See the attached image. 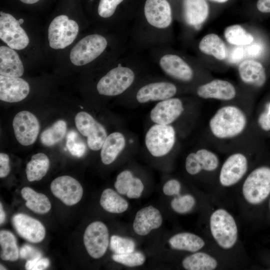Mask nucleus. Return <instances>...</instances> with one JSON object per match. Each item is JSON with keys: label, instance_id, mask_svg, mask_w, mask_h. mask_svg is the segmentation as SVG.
Wrapping results in <instances>:
<instances>
[{"label": "nucleus", "instance_id": "nucleus-39", "mask_svg": "<svg viewBox=\"0 0 270 270\" xmlns=\"http://www.w3.org/2000/svg\"><path fill=\"white\" fill-rule=\"evenodd\" d=\"M196 204L194 198L188 194L174 198L170 202L172 210L177 213L182 214L190 212Z\"/></svg>", "mask_w": 270, "mask_h": 270}, {"label": "nucleus", "instance_id": "nucleus-37", "mask_svg": "<svg viewBox=\"0 0 270 270\" xmlns=\"http://www.w3.org/2000/svg\"><path fill=\"white\" fill-rule=\"evenodd\" d=\"M112 259L116 262L129 267L140 266L146 260L144 255L140 252H132L124 254H114Z\"/></svg>", "mask_w": 270, "mask_h": 270}, {"label": "nucleus", "instance_id": "nucleus-2", "mask_svg": "<svg viewBox=\"0 0 270 270\" xmlns=\"http://www.w3.org/2000/svg\"><path fill=\"white\" fill-rule=\"evenodd\" d=\"M210 228L212 238L222 248L228 250L236 244L238 226L233 216L226 210L218 208L212 213Z\"/></svg>", "mask_w": 270, "mask_h": 270}, {"label": "nucleus", "instance_id": "nucleus-7", "mask_svg": "<svg viewBox=\"0 0 270 270\" xmlns=\"http://www.w3.org/2000/svg\"><path fill=\"white\" fill-rule=\"evenodd\" d=\"M176 141V132L169 124H156L148 131L145 138L146 146L154 156L160 157L168 154Z\"/></svg>", "mask_w": 270, "mask_h": 270}, {"label": "nucleus", "instance_id": "nucleus-5", "mask_svg": "<svg viewBox=\"0 0 270 270\" xmlns=\"http://www.w3.org/2000/svg\"><path fill=\"white\" fill-rule=\"evenodd\" d=\"M77 22L66 15H60L50 22L48 29V38L50 48L63 49L72 43L78 32Z\"/></svg>", "mask_w": 270, "mask_h": 270}, {"label": "nucleus", "instance_id": "nucleus-4", "mask_svg": "<svg viewBox=\"0 0 270 270\" xmlns=\"http://www.w3.org/2000/svg\"><path fill=\"white\" fill-rule=\"evenodd\" d=\"M107 44L106 38L100 34L88 35L81 39L72 49L70 60L77 66L88 64L103 52Z\"/></svg>", "mask_w": 270, "mask_h": 270}, {"label": "nucleus", "instance_id": "nucleus-32", "mask_svg": "<svg viewBox=\"0 0 270 270\" xmlns=\"http://www.w3.org/2000/svg\"><path fill=\"white\" fill-rule=\"evenodd\" d=\"M0 244L2 248L0 258L4 260L16 261L19 257L16 239L11 232H0Z\"/></svg>", "mask_w": 270, "mask_h": 270}, {"label": "nucleus", "instance_id": "nucleus-6", "mask_svg": "<svg viewBox=\"0 0 270 270\" xmlns=\"http://www.w3.org/2000/svg\"><path fill=\"white\" fill-rule=\"evenodd\" d=\"M134 79V74L130 68L119 65L100 80L96 88L100 94L117 96L126 90Z\"/></svg>", "mask_w": 270, "mask_h": 270}, {"label": "nucleus", "instance_id": "nucleus-23", "mask_svg": "<svg viewBox=\"0 0 270 270\" xmlns=\"http://www.w3.org/2000/svg\"><path fill=\"white\" fill-rule=\"evenodd\" d=\"M24 68L17 52L10 47H0V74L7 76L20 77Z\"/></svg>", "mask_w": 270, "mask_h": 270}, {"label": "nucleus", "instance_id": "nucleus-12", "mask_svg": "<svg viewBox=\"0 0 270 270\" xmlns=\"http://www.w3.org/2000/svg\"><path fill=\"white\" fill-rule=\"evenodd\" d=\"M248 170V160L241 152L230 155L222 164L219 174V180L225 187L238 183L245 175Z\"/></svg>", "mask_w": 270, "mask_h": 270}, {"label": "nucleus", "instance_id": "nucleus-24", "mask_svg": "<svg viewBox=\"0 0 270 270\" xmlns=\"http://www.w3.org/2000/svg\"><path fill=\"white\" fill-rule=\"evenodd\" d=\"M183 12L186 22L197 26L208 17L209 8L206 0H184Z\"/></svg>", "mask_w": 270, "mask_h": 270}, {"label": "nucleus", "instance_id": "nucleus-30", "mask_svg": "<svg viewBox=\"0 0 270 270\" xmlns=\"http://www.w3.org/2000/svg\"><path fill=\"white\" fill-rule=\"evenodd\" d=\"M50 167V160L43 153L33 155L27 164L26 172L29 182L38 181L46 174Z\"/></svg>", "mask_w": 270, "mask_h": 270}, {"label": "nucleus", "instance_id": "nucleus-33", "mask_svg": "<svg viewBox=\"0 0 270 270\" xmlns=\"http://www.w3.org/2000/svg\"><path fill=\"white\" fill-rule=\"evenodd\" d=\"M66 132V123L60 120L44 130L40 136L42 144L46 146H52L64 137Z\"/></svg>", "mask_w": 270, "mask_h": 270}, {"label": "nucleus", "instance_id": "nucleus-42", "mask_svg": "<svg viewBox=\"0 0 270 270\" xmlns=\"http://www.w3.org/2000/svg\"><path fill=\"white\" fill-rule=\"evenodd\" d=\"M186 169L191 175L196 174L202 170L196 153L192 152L187 156L186 160Z\"/></svg>", "mask_w": 270, "mask_h": 270}, {"label": "nucleus", "instance_id": "nucleus-13", "mask_svg": "<svg viewBox=\"0 0 270 270\" xmlns=\"http://www.w3.org/2000/svg\"><path fill=\"white\" fill-rule=\"evenodd\" d=\"M52 194L64 204L71 206L81 200L83 189L80 184L69 176H62L54 180L50 184Z\"/></svg>", "mask_w": 270, "mask_h": 270}, {"label": "nucleus", "instance_id": "nucleus-46", "mask_svg": "<svg viewBox=\"0 0 270 270\" xmlns=\"http://www.w3.org/2000/svg\"><path fill=\"white\" fill-rule=\"evenodd\" d=\"M181 186L176 180L172 179L168 181L164 186L163 192L166 196H178L180 194Z\"/></svg>", "mask_w": 270, "mask_h": 270}, {"label": "nucleus", "instance_id": "nucleus-27", "mask_svg": "<svg viewBox=\"0 0 270 270\" xmlns=\"http://www.w3.org/2000/svg\"><path fill=\"white\" fill-rule=\"evenodd\" d=\"M21 194L26 201V206L34 212L45 214L50 210V201L44 194L38 192L32 188L26 186L22 188Z\"/></svg>", "mask_w": 270, "mask_h": 270}, {"label": "nucleus", "instance_id": "nucleus-17", "mask_svg": "<svg viewBox=\"0 0 270 270\" xmlns=\"http://www.w3.org/2000/svg\"><path fill=\"white\" fill-rule=\"evenodd\" d=\"M183 111V104L179 98H170L158 103L151 110L150 117L157 124L168 125L176 120Z\"/></svg>", "mask_w": 270, "mask_h": 270}, {"label": "nucleus", "instance_id": "nucleus-19", "mask_svg": "<svg viewBox=\"0 0 270 270\" xmlns=\"http://www.w3.org/2000/svg\"><path fill=\"white\" fill-rule=\"evenodd\" d=\"M162 218L160 212L152 206L140 210L133 222L134 232L140 236H146L151 230L160 226Z\"/></svg>", "mask_w": 270, "mask_h": 270}, {"label": "nucleus", "instance_id": "nucleus-49", "mask_svg": "<svg viewBox=\"0 0 270 270\" xmlns=\"http://www.w3.org/2000/svg\"><path fill=\"white\" fill-rule=\"evenodd\" d=\"M6 219V214L3 209L2 204L0 203V224H2Z\"/></svg>", "mask_w": 270, "mask_h": 270}, {"label": "nucleus", "instance_id": "nucleus-18", "mask_svg": "<svg viewBox=\"0 0 270 270\" xmlns=\"http://www.w3.org/2000/svg\"><path fill=\"white\" fill-rule=\"evenodd\" d=\"M196 92L198 96L202 98L224 101L234 99L236 94V90L232 84L218 79L200 86Z\"/></svg>", "mask_w": 270, "mask_h": 270}, {"label": "nucleus", "instance_id": "nucleus-21", "mask_svg": "<svg viewBox=\"0 0 270 270\" xmlns=\"http://www.w3.org/2000/svg\"><path fill=\"white\" fill-rule=\"evenodd\" d=\"M162 69L170 76L180 80L188 82L193 77V71L190 66L179 56L167 54L160 60Z\"/></svg>", "mask_w": 270, "mask_h": 270}, {"label": "nucleus", "instance_id": "nucleus-52", "mask_svg": "<svg viewBox=\"0 0 270 270\" xmlns=\"http://www.w3.org/2000/svg\"><path fill=\"white\" fill-rule=\"evenodd\" d=\"M0 270H6V268L4 267L2 264H0Z\"/></svg>", "mask_w": 270, "mask_h": 270}, {"label": "nucleus", "instance_id": "nucleus-3", "mask_svg": "<svg viewBox=\"0 0 270 270\" xmlns=\"http://www.w3.org/2000/svg\"><path fill=\"white\" fill-rule=\"evenodd\" d=\"M242 194L250 204L262 202L270 194V168L260 166L251 172L244 182Z\"/></svg>", "mask_w": 270, "mask_h": 270}, {"label": "nucleus", "instance_id": "nucleus-20", "mask_svg": "<svg viewBox=\"0 0 270 270\" xmlns=\"http://www.w3.org/2000/svg\"><path fill=\"white\" fill-rule=\"evenodd\" d=\"M176 86L168 82H158L142 87L136 94V100L140 103L150 100H163L174 96L176 93Z\"/></svg>", "mask_w": 270, "mask_h": 270}, {"label": "nucleus", "instance_id": "nucleus-8", "mask_svg": "<svg viewBox=\"0 0 270 270\" xmlns=\"http://www.w3.org/2000/svg\"><path fill=\"white\" fill-rule=\"evenodd\" d=\"M20 24L12 14L0 12V38L14 50L24 49L29 44V38Z\"/></svg>", "mask_w": 270, "mask_h": 270}, {"label": "nucleus", "instance_id": "nucleus-54", "mask_svg": "<svg viewBox=\"0 0 270 270\" xmlns=\"http://www.w3.org/2000/svg\"></svg>", "mask_w": 270, "mask_h": 270}, {"label": "nucleus", "instance_id": "nucleus-50", "mask_svg": "<svg viewBox=\"0 0 270 270\" xmlns=\"http://www.w3.org/2000/svg\"><path fill=\"white\" fill-rule=\"evenodd\" d=\"M20 0L22 2L26 4H33L37 2L40 0Z\"/></svg>", "mask_w": 270, "mask_h": 270}, {"label": "nucleus", "instance_id": "nucleus-35", "mask_svg": "<svg viewBox=\"0 0 270 270\" xmlns=\"http://www.w3.org/2000/svg\"><path fill=\"white\" fill-rule=\"evenodd\" d=\"M66 146L74 156L82 157L86 150V146L78 134L74 130H70L66 136Z\"/></svg>", "mask_w": 270, "mask_h": 270}, {"label": "nucleus", "instance_id": "nucleus-9", "mask_svg": "<svg viewBox=\"0 0 270 270\" xmlns=\"http://www.w3.org/2000/svg\"><path fill=\"white\" fill-rule=\"evenodd\" d=\"M74 121L78 132L87 137L88 148L93 150H100L107 137L104 126L85 112L78 113Z\"/></svg>", "mask_w": 270, "mask_h": 270}, {"label": "nucleus", "instance_id": "nucleus-29", "mask_svg": "<svg viewBox=\"0 0 270 270\" xmlns=\"http://www.w3.org/2000/svg\"><path fill=\"white\" fill-rule=\"evenodd\" d=\"M198 48L203 53L212 56L218 60L226 58V48L222 40L216 34L206 35L200 41Z\"/></svg>", "mask_w": 270, "mask_h": 270}, {"label": "nucleus", "instance_id": "nucleus-45", "mask_svg": "<svg viewBox=\"0 0 270 270\" xmlns=\"http://www.w3.org/2000/svg\"><path fill=\"white\" fill-rule=\"evenodd\" d=\"M20 255L21 258L28 260H32L41 258V253L36 248L30 246L25 244L20 248Z\"/></svg>", "mask_w": 270, "mask_h": 270}, {"label": "nucleus", "instance_id": "nucleus-47", "mask_svg": "<svg viewBox=\"0 0 270 270\" xmlns=\"http://www.w3.org/2000/svg\"><path fill=\"white\" fill-rule=\"evenodd\" d=\"M258 122L262 130L266 132L270 130V102L267 104L266 110L260 114Z\"/></svg>", "mask_w": 270, "mask_h": 270}, {"label": "nucleus", "instance_id": "nucleus-11", "mask_svg": "<svg viewBox=\"0 0 270 270\" xmlns=\"http://www.w3.org/2000/svg\"><path fill=\"white\" fill-rule=\"evenodd\" d=\"M12 126L17 140L24 146L31 145L35 142L40 128L36 116L27 110L20 112L15 116Z\"/></svg>", "mask_w": 270, "mask_h": 270}, {"label": "nucleus", "instance_id": "nucleus-25", "mask_svg": "<svg viewBox=\"0 0 270 270\" xmlns=\"http://www.w3.org/2000/svg\"><path fill=\"white\" fill-rule=\"evenodd\" d=\"M125 144V138L121 133L114 132L108 135L101 148L100 157L102 163L104 164L112 163L124 150Z\"/></svg>", "mask_w": 270, "mask_h": 270}, {"label": "nucleus", "instance_id": "nucleus-40", "mask_svg": "<svg viewBox=\"0 0 270 270\" xmlns=\"http://www.w3.org/2000/svg\"><path fill=\"white\" fill-rule=\"evenodd\" d=\"M133 178L132 174L130 171L124 170L120 173L114 183V187L118 193L123 195L126 194Z\"/></svg>", "mask_w": 270, "mask_h": 270}, {"label": "nucleus", "instance_id": "nucleus-38", "mask_svg": "<svg viewBox=\"0 0 270 270\" xmlns=\"http://www.w3.org/2000/svg\"><path fill=\"white\" fill-rule=\"evenodd\" d=\"M202 170L212 172L216 170L219 164V159L217 155L212 152L206 148H202L196 152Z\"/></svg>", "mask_w": 270, "mask_h": 270}, {"label": "nucleus", "instance_id": "nucleus-53", "mask_svg": "<svg viewBox=\"0 0 270 270\" xmlns=\"http://www.w3.org/2000/svg\"><path fill=\"white\" fill-rule=\"evenodd\" d=\"M19 20L20 24H22L24 22V20L22 18H20Z\"/></svg>", "mask_w": 270, "mask_h": 270}, {"label": "nucleus", "instance_id": "nucleus-48", "mask_svg": "<svg viewBox=\"0 0 270 270\" xmlns=\"http://www.w3.org/2000/svg\"><path fill=\"white\" fill-rule=\"evenodd\" d=\"M10 158L4 153L0 154V178L6 177L10 172Z\"/></svg>", "mask_w": 270, "mask_h": 270}, {"label": "nucleus", "instance_id": "nucleus-51", "mask_svg": "<svg viewBox=\"0 0 270 270\" xmlns=\"http://www.w3.org/2000/svg\"><path fill=\"white\" fill-rule=\"evenodd\" d=\"M214 2H218V3H224L228 1V0H210Z\"/></svg>", "mask_w": 270, "mask_h": 270}, {"label": "nucleus", "instance_id": "nucleus-44", "mask_svg": "<svg viewBox=\"0 0 270 270\" xmlns=\"http://www.w3.org/2000/svg\"><path fill=\"white\" fill-rule=\"evenodd\" d=\"M49 265L50 260L48 258H40L27 260L25 268L27 270H43L47 268Z\"/></svg>", "mask_w": 270, "mask_h": 270}, {"label": "nucleus", "instance_id": "nucleus-16", "mask_svg": "<svg viewBox=\"0 0 270 270\" xmlns=\"http://www.w3.org/2000/svg\"><path fill=\"white\" fill-rule=\"evenodd\" d=\"M30 92L27 82L19 77L0 76V100L16 102L24 99Z\"/></svg>", "mask_w": 270, "mask_h": 270}, {"label": "nucleus", "instance_id": "nucleus-28", "mask_svg": "<svg viewBox=\"0 0 270 270\" xmlns=\"http://www.w3.org/2000/svg\"><path fill=\"white\" fill-rule=\"evenodd\" d=\"M182 265L187 270H213L217 268L218 262L209 254L196 252L184 258Z\"/></svg>", "mask_w": 270, "mask_h": 270}, {"label": "nucleus", "instance_id": "nucleus-26", "mask_svg": "<svg viewBox=\"0 0 270 270\" xmlns=\"http://www.w3.org/2000/svg\"><path fill=\"white\" fill-rule=\"evenodd\" d=\"M172 249L194 252L205 244L204 241L198 236L190 232H180L172 236L168 240Z\"/></svg>", "mask_w": 270, "mask_h": 270}, {"label": "nucleus", "instance_id": "nucleus-36", "mask_svg": "<svg viewBox=\"0 0 270 270\" xmlns=\"http://www.w3.org/2000/svg\"><path fill=\"white\" fill-rule=\"evenodd\" d=\"M110 246L115 254H124L134 252L135 244L132 239L114 235L110 238Z\"/></svg>", "mask_w": 270, "mask_h": 270}, {"label": "nucleus", "instance_id": "nucleus-10", "mask_svg": "<svg viewBox=\"0 0 270 270\" xmlns=\"http://www.w3.org/2000/svg\"><path fill=\"white\" fill-rule=\"evenodd\" d=\"M83 240L89 255L94 258H100L106 253L109 244L108 228L103 222H94L86 228Z\"/></svg>", "mask_w": 270, "mask_h": 270}, {"label": "nucleus", "instance_id": "nucleus-31", "mask_svg": "<svg viewBox=\"0 0 270 270\" xmlns=\"http://www.w3.org/2000/svg\"><path fill=\"white\" fill-rule=\"evenodd\" d=\"M100 204L104 210L114 214L122 213L128 206V202L111 188H106L102 192Z\"/></svg>", "mask_w": 270, "mask_h": 270}, {"label": "nucleus", "instance_id": "nucleus-34", "mask_svg": "<svg viewBox=\"0 0 270 270\" xmlns=\"http://www.w3.org/2000/svg\"><path fill=\"white\" fill-rule=\"evenodd\" d=\"M224 36L228 43L236 46L248 45L254 40L253 36L239 24L227 27L224 31Z\"/></svg>", "mask_w": 270, "mask_h": 270}, {"label": "nucleus", "instance_id": "nucleus-14", "mask_svg": "<svg viewBox=\"0 0 270 270\" xmlns=\"http://www.w3.org/2000/svg\"><path fill=\"white\" fill-rule=\"evenodd\" d=\"M12 222L19 236L30 242L38 243L44 238L46 230L43 224L27 214H15L12 217Z\"/></svg>", "mask_w": 270, "mask_h": 270}, {"label": "nucleus", "instance_id": "nucleus-1", "mask_svg": "<svg viewBox=\"0 0 270 270\" xmlns=\"http://www.w3.org/2000/svg\"><path fill=\"white\" fill-rule=\"evenodd\" d=\"M244 112L234 105L223 106L218 109L209 121L212 135L219 139L236 137L243 132L247 125Z\"/></svg>", "mask_w": 270, "mask_h": 270}, {"label": "nucleus", "instance_id": "nucleus-41", "mask_svg": "<svg viewBox=\"0 0 270 270\" xmlns=\"http://www.w3.org/2000/svg\"><path fill=\"white\" fill-rule=\"evenodd\" d=\"M124 0H100L98 12L104 18L110 17L114 12L117 6Z\"/></svg>", "mask_w": 270, "mask_h": 270}, {"label": "nucleus", "instance_id": "nucleus-22", "mask_svg": "<svg viewBox=\"0 0 270 270\" xmlns=\"http://www.w3.org/2000/svg\"><path fill=\"white\" fill-rule=\"evenodd\" d=\"M240 77L245 84L256 87H262L266 83V72L262 64L255 60H247L238 66Z\"/></svg>", "mask_w": 270, "mask_h": 270}, {"label": "nucleus", "instance_id": "nucleus-15", "mask_svg": "<svg viewBox=\"0 0 270 270\" xmlns=\"http://www.w3.org/2000/svg\"><path fill=\"white\" fill-rule=\"evenodd\" d=\"M144 13L148 22L156 28H166L172 21L170 6L166 0H146Z\"/></svg>", "mask_w": 270, "mask_h": 270}, {"label": "nucleus", "instance_id": "nucleus-43", "mask_svg": "<svg viewBox=\"0 0 270 270\" xmlns=\"http://www.w3.org/2000/svg\"><path fill=\"white\" fill-rule=\"evenodd\" d=\"M144 188V186L141 180L138 178H134L126 195L130 198H138L141 196Z\"/></svg>", "mask_w": 270, "mask_h": 270}]
</instances>
